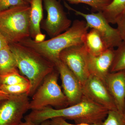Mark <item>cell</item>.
<instances>
[{"label":"cell","instance_id":"26","mask_svg":"<svg viewBox=\"0 0 125 125\" xmlns=\"http://www.w3.org/2000/svg\"><path fill=\"white\" fill-rule=\"evenodd\" d=\"M9 46V43L7 40L0 33V50Z\"/></svg>","mask_w":125,"mask_h":125},{"label":"cell","instance_id":"2","mask_svg":"<svg viewBox=\"0 0 125 125\" xmlns=\"http://www.w3.org/2000/svg\"><path fill=\"white\" fill-rule=\"evenodd\" d=\"M89 29L84 21L75 20L67 30L52 38L37 42L29 37L19 43L33 49L55 65L64 49L83 44Z\"/></svg>","mask_w":125,"mask_h":125},{"label":"cell","instance_id":"14","mask_svg":"<svg viewBox=\"0 0 125 125\" xmlns=\"http://www.w3.org/2000/svg\"><path fill=\"white\" fill-rule=\"evenodd\" d=\"M42 0H31L30 4L29 31L30 37L37 42L45 40V35L42 33L40 24L43 17Z\"/></svg>","mask_w":125,"mask_h":125},{"label":"cell","instance_id":"18","mask_svg":"<svg viewBox=\"0 0 125 125\" xmlns=\"http://www.w3.org/2000/svg\"><path fill=\"white\" fill-rule=\"evenodd\" d=\"M117 47L114 50V59L110 73L125 71V41H122Z\"/></svg>","mask_w":125,"mask_h":125},{"label":"cell","instance_id":"22","mask_svg":"<svg viewBox=\"0 0 125 125\" xmlns=\"http://www.w3.org/2000/svg\"><path fill=\"white\" fill-rule=\"evenodd\" d=\"M103 125H125V115L118 111H109Z\"/></svg>","mask_w":125,"mask_h":125},{"label":"cell","instance_id":"8","mask_svg":"<svg viewBox=\"0 0 125 125\" xmlns=\"http://www.w3.org/2000/svg\"><path fill=\"white\" fill-rule=\"evenodd\" d=\"M43 1L47 16L42 28L51 38L66 31L72 23L57 0Z\"/></svg>","mask_w":125,"mask_h":125},{"label":"cell","instance_id":"29","mask_svg":"<svg viewBox=\"0 0 125 125\" xmlns=\"http://www.w3.org/2000/svg\"><path fill=\"white\" fill-rule=\"evenodd\" d=\"M26 2H28L29 4H30V1H31V0H24Z\"/></svg>","mask_w":125,"mask_h":125},{"label":"cell","instance_id":"27","mask_svg":"<svg viewBox=\"0 0 125 125\" xmlns=\"http://www.w3.org/2000/svg\"><path fill=\"white\" fill-rule=\"evenodd\" d=\"M19 125H50V120L45 121L40 125H37L30 121H25L24 122H22Z\"/></svg>","mask_w":125,"mask_h":125},{"label":"cell","instance_id":"12","mask_svg":"<svg viewBox=\"0 0 125 125\" xmlns=\"http://www.w3.org/2000/svg\"><path fill=\"white\" fill-rule=\"evenodd\" d=\"M114 55V48L108 49L98 55H93L88 53V66L90 75L99 78L105 83L106 78L110 73Z\"/></svg>","mask_w":125,"mask_h":125},{"label":"cell","instance_id":"23","mask_svg":"<svg viewBox=\"0 0 125 125\" xmlns=\"http://www.w3.org/2000/svg\"><path fill=\"white\" fill-rule=\"evenodd\" d=\"M28 5L30 4L24 0H0V12L15 6Z\"/></svg>","mask_w":125,"mask_h":125},{"label":"cell","instance_id":"10","mask_svg":"<svg viewBox=\"0 0 125 125\" xmlns=\"http://www.w3.org/2000/svg\"><path fill=\"white\" fill-rule=\"evenodd\" d=\"M83 95L108 111H117L114 99L105 83L90 75L83 85Z\"/></svg>","mask_w":125,"mask_h":125},{"label":"cell","instance_id":"7","mask_svg":"<svg viewBox=\"0 0 125 125\" xmlns=\"http://www.w3.org/2000/svg\"><path fill=\"white\" fill-rule=\"evenodd\" d=\"M27 94L9 96L0 101V125H19L29 109Z\"/></svg>","mask_w":125,"mask_h":125},{"label":"cell","instance_id":"30","mask_svg":"<svg viewBox=\"0 0 125 125\" xmlns=\"http://www.w3.org/2000/svg\"><path fill=\"white\" fill-rule=\"evenodd\" d=\"M124 115H125V111H124Z\"/></svg>","mask_w":125,"mask_h":125},{"label":"cell","instance_id":"3","mask_svg":"<svg viewBox=\"0 0 125 125\" xmlns=\"http://www.w3.org/2000/svg\"><path fill=\"white\" fill-rule=\"evenodd\" d=\"M9 46L19 71L29 81L31 87L28 95L32 97L45 77L55 69V66L33 49L19 43Z\"/></svg>","mask_w":125,"mask_h":125},{"label":"cell","instance_id":"6","mask_svg":"<svg viewBox=\"0 0 125 125\" xmlns=\"http://www.w3.org/2000/svg\"><path fill=\"white\" fill-rule=\"evenodd\" d=\"M64 5L68 10L73 11L76 15L83 17L89 28L94 29L98 32L108 49L117 47L123 41L117 29L114 28L110 25L102 11L85 14L74 9L65 2Z\"/></svg>","mask_w":125,"mask_h":125},{"label":"cell","instance_id":"9","mask_svg":"<svg viewBox=\"0 0 125 125\" xmlns=\"http://www.w3.org/2000/svg\"><path fill=\"white\" fill-rule=\"evenodd\" d=\"M88 52L83 44L64 49L60 59L78 78L82 85L90 75L88 69Z\"/></svg>","mask_w":125,"mask_h":125},{"label":"cell","instance_id":"16","mask_svg":"<svg viewBox=\"0 0 125 125\" xmlns=\"http://www.w3.org/2000/svg\"><path fill=\"white\" fill-rule=\"evenodd\" d=\"M102 12L109 23L116 24L118 18L125 13V0H112Z\"/></svg>","mask_w":125,"mask_h":125},{"label":"cell","instance_id":"19","mask_svg":"<svg viewBox=\"0 0 125 125\" xmlns=\"http://www.w3.org/2000/svg\"><path fill=\"white\" fill-rule=\"evenodd\" d=\"M27 83H30L29 81L20 73L18 68L0 74V84L10 85Z\"/></svg>","mask_w":125,"mask_h":125},{"label":"cell","instance_id":"1","mask_svg":"<svg viewBox=\"0 0 125 125\" xmlns=\"http://www.w3.org/2000/svg\"><path fill=\"white\" fill-rule=\"evenodd\" d=\"M109 111L84 96L79 102L68 107L53 108L50 106L32 111L24 117L25 121L40 125L55 117L73 121L75 124H92L103 122Z\"/></svg>","mask_w":125,"mask_h":125},{"label":"cell","instance_id":"11","mask_svg":"<svg viewBox=\"0 0 125 125\" xmlns=\"http://www.w3.org/2000/svg\"><path fill=\"white\" fill-rule=\"evenodd\" d=\"M56 69L60 76L63 92L69 106L80 102L83 97V85L78 78L60 60L55 63Z\"/></svg>","mask_w":125,"mask_h":125},{"label":"cell","instance_id":"21","mask_svg":"<svg viewBox=\"0 0 125 125\" xmlns=\"http://www.w3.org/2000/svg\"><path fill=\"white\" fill-rule=\"evenodd\" d=\"M72 4H84L95 11H102L112 0H66Z\"/></svg>","mask_w":125,"mask_h":125},{"label":"cell","instance_id":"4","mask_svg":"<svg viewBox=\"0 0 125 125\" xmlns=\"http://www.w3.org/2000/svg\"><path fill=\"white\" fill-rule=\"evenodd\" d=\"M30 5H23L0 12V33L9 44L30 37Z\"/></svg>","mask_w":125,"mask_h":125},{"label":"cell","instance_id":"17","mask_svg":"<svg viewBox=\"0 0 125 125\" xmlns=\"http://www.w3.org/2000/svg\"><path fill=\"white\" fill-rule=\"evenodd\" d=\"M17 68L15 58L9 46L0 50V74Z\"/></svg>","mask_w":125,"mask_h":125},{"label":"cell","instance_id":"24","mask_svg":"<svg viewBox=\"0 0 125 125\" xmlns=\"http://www.w3.org/2000/svg\"><path fill=\"white\" fill-rule=\"evenodd\" d=\"M50 125H103V122L94 124H89L85 123L72 124L68 123L65 119L62 117H55L50 120Z\"/></svg>","mask_w":125,"mask_h":125},{"label":"cell","instance_id":"5","mask_svg":"<svg viewBox=\"0 0 125 125\" xmlns=\"http://www.w3.org/2000/svg\"><path fill=\"white\" fill-rule=\"evenodd\" d=\"M59 75L55 68L45 77L32 96L29 109L39 110L48 106L57 109L67 107V99L58 83Z\"/></svg>","mask_w":125,"mask_h":125},{"label":"cell","instance_id":"15","mask_svg":"<svg viewBox=\"0 0 125 125\" xmlns=\"http://www.w3.org/2000/svg\"><path fill=\"white\" fill-rule=\"evenodd\" d=\"M83 44L89 54L98 55L108 49L98 32L92 29L85 34Z\"/></svg>","mask_w":125,"mask_h":125},{"label":"cell","instance_id":"25","mask_svg":"<svg viewBox=\"0 0 125 125\" xmlns=\"http://www.w3.org/2000/svg\"><path fill=\"white\" fill-rule=\"evenodd\" d=\"M117 30L122 41H125V13L120 17L116 22Z\"/></svg>","mask_w":125,"mask_h":125},{"label":"cell","instance_id":"20","mask_svg":"<svg viewBox=\"0 0 125 125\" xmlns=\"http://www.w3.org/2000/svg\"><path fill=\"white\" fill-rule=\"evenodd\" d=\"M30 83H21L13 85L0 84V90L9 96L28 94L30 89Z\"/></svg>","mask_w":125,"mask_h":125},{"label":"cell","instance_id":"28","mask_svg":"<svg viewBox=\"0 0 125 125\" xmlns=\"http://www.w3.org/2000/svg\"><path fill=\"white\" fill-rule=\"evenodd\" d=\"M9 95L0 90V101L9 97Z\"/></svg>","mask_w":125,"mask_h":125},{"label":"cell","instance_id":"13","mask_svg":"<svg viewBox=\"0 0 125 125\" xmlns=\"http://www.w3.org/2000/svg\"><path fill=\"white\" fill-rule=\"evenodd\" d=\"M105 83L114 99L117 111L124 114L125 101V71L109 73Z\"/></svg>","mask_w":125,"mask_h":125}]
</instances>
